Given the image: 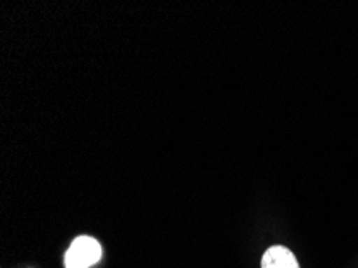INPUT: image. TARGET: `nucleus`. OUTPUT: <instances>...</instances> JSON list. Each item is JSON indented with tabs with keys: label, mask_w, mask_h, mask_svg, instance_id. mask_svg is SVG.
Masks as SVG:
<instances>
[{
	"label": "nucleus",
	"mask_w": 358,
	"mask_h": 268,
	"mask_svg": "<svg viewBox=\"0 0 358 268\" xmlns=\"http://www.w3.org/2000/svg\"><path fill=\"white\" fill-rule=\"evenodd\" d=\"M101 259V246L92 237H79L69 246L64 255L66 268H90Z\"/></svg>",
	"instance_id": "nucleus-1"
},
{
	"label": "nucleus",
	"mask_w": 358,
	"mask_h": 268,
	"mask_svg": "<svg viewBox=\"0 0 358 268\" xmlns=\"http://www.w3.org/2000/svg\"><path fill=\"white\" fill-rule=\"evenodd\" d=\"M262 268H301L296 255L285 246H272L262 255Z\"/></svg>",
	"instance_id": "nucleus-2"
}]
</instances>
